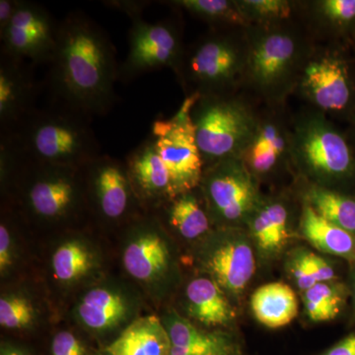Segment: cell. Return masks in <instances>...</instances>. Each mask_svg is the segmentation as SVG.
<instances>
[{"label":"cell","instance_id":"6da1fadb","mask_svg":"<svg viewBox=\"0 0 355 355\" xmlns=\"http://www.w3.org/2000/svg\"><path fill=\"white\" fill-rule=\"evenodd\" d=\"M53 99L90 118L108 113L119 80L116 49L108 34L81 11L60 21L57 48L50 64Z\"/></svg>","mask_w":355,"mask_h":355},{"label":"cell","instance_id":"7a4b0ae2","mask_svg":"<svg viewBox=\"0 0 355 355\" xmlns=\"http://www.w3.org/2000/svg\"><path fill=\"white\" fill-rule=\"evenodd\" d=\"M91 121L87 114L53 100L49 106L35 110L7 135L27 160L84 169L102 155Z\"/></svg>","mask_w":355,"mask_h":355},{"label":"cell","instance_id":"3957f363","mask_svg":"<svg viewBox=\"0 0 355 355\" xmlns=\"http://www.w3.org/2000/svg\"><path fill=\"white\" fill-rule=\"evenodd\" d=\"M243 77L266 99L280 101L297 86L311 53L297 32L279 24L251 26Z\"/></svg>","mask_w":355,"mask_h":355},{"label":"cell","instance_id":"277c9868","mask_svg":"<svg viewBox=\"0 0 355 355\" xmlns=\"http://www.w3.org/2000/svg\"><path fill=\"white\" fill-rule=\"evenodd\" d=\"M191 119L205 167L242 158L261 121L241 100L229 94L198 96Z\"/></svg>","mask_w":355,"mask_h":355},{"label":"cell","instance_id":"5b68a950","mask_svg":"<svg viewBox=\"0 0 355 355\" xmlns=\"http://www.w3.org/2000/svg\"><path fill=\"white\" fill-rule=\"evenodd\" d=\"M291 156L320 183L347 179L355 170L347 140L320 112L303 114L296 121L291 132Z\"/></svg>","mask_w":355,"mask_h":355},{"label":"cell","instance_id":"8992f818","mask_svg":"<svg viewBox=\"0 0 355 355\" xmlns=\"http://www.w3.org/2000/svg\"><path fill=\"white\" fill-rule=\"evenodd\" d=\"M245 60V44L227 33H211L184 51L178 78L193 88L190 95L229 94L243 77Z\"/></svg>","mask_w":355,"mask_h":355},{"label":"cell","instance_id":"52a82bcc","mask_svg":"<svg viewBox=\"0 0 355 355\" xmlns=\"http://www.w3.org/2000/svg\"><path fill=\"white\" fill-rule=\"evenodd\" d=\"M198 95H188L170 120L154 121L150 135L172 179L175 198L198 188L205 163L196 140L191 110Z\"/></svg>","mask_w":355,"mask_h":355},{"label":"cell","instance_id":"ba28073f","mask_svg":"<svg viewBox=\"0 0 355 355\" xmlns=\"http://www.w3.org/2000/svg\"><path fill=\"white\" fill-rule=\"evenodd\" d=\"M184 51L176 21L148 23L144 17L135 18L128 33V55L119 67V80L128 83L141 74L162 69H172L179 76Z\"/></svg>","mask_w":355,"mask_h":355},{"label":"cell","instance_id":"9c48e42d","mask_svg":"<svg viewBox=\"0 0 355 355\" xmlns=\"http://www.w3.org/2000/svg\"><path fill=\"white\" fill-rule=\"evenodd\" d=\"M254 178L242 158L205 167L200 184L212 214L226 223L249 220L263 202Z\"/></svg>","mask_w":355,"mask_h":355},{"label":"cell","instance_id":"30bf717a","mask_svg":"<svg viewBox=\"0 0 355 355\" xmlns=\"http://www.w3.org/2000/svg\"><path fill=\"white\" fill-rule=\"evenodd\" d=\"M60 22L44 6L20 0L10 24L0 34L1 53L33 65L50 64L57 48Z\"/></svg>","mask_w":355,"mask_h":355},{"label":"cell","instance_id":"8fae6325","mask_svg":"<svg viewBox=\"0 0 355 355\" xmlns=\"http://www.w3.org/2000/svg\"><path fill=\"white\" fill-rule=\"evenodd\" d=\"M21 169L27 177L25 205L35 216L46 220L62 219L76 207L78 175L83 169L41 164L26 158Z\"/></svg>","mask_w":355,"mask_h":355},{"label":"cell","instance_id":"7c38bea8","mask_svg":"<svg viewBox=\"0 0 355 355\" xmlns=\"http://www.w3.org/2000/svg\"><path fill=\"white\" fill-rule=\"evenodd\" d=\"M296 87L308 102L324 112L343 111L354 94L347 62L331 51L310 55Z\"/></svg>","mask_w":355,"mask_h":355},{"label":"cell","instance_id":"4fadbf2b","mask_svg":"<svg viewBox=\"0 0 355 355\" xmlns=\"http://www.w3.org/2000/svg\"><path fill=\"white\" fill-rule=\"evenodd\" d=\"M30 67L24 60L0 53V133L14 132L37 109Z\"/></svg>","mask_w":355,"mask_h":355},{"label":"cell","instance_id":"5bb4252c","mask_svg":"<svg viewBox=\"0 0 355 355\" xmlns=\"http://www.w3.org/2000/svg\"><path fill=\"white\" fill-rule=\"evenodd\" d=\"M96 207L109 220H118L132 207L133 189L127 165L101 155L84 168Z\"/></svg>","mask_w":355,"mask_h":355},{"label":"cell","instance_id":"9a60e30c","mask_svg":"<svg viewBox=\"0 0 355 355\" xmlns=\"http://www.w3.org/2000/svg\"><path fill=\"white\" fill-rule=\"evenodd\" d=\"M205 268L224 291L242 293L256 270L249 238L239 231L227 233L207 254Z\"/></svg>","mask_w":355,"mask_h":355},{"label":"cell","instance_id":"2e32d148","mask_svg":"<svg viewBox=\"0 0 355 355\" xmlns=\"http://www.w3.org/2000/svg\"><path fill=\"white\" fill-rule=\"evenodd\" d=\"M125 165L133 189L140 197L148 200L175 198L171 176L159 155L155 140L150 133L128 154Z\"/></svg>","mask_w":355,"mask_h":355},{"label":"cell","instance_id":"e0dca14e","mask_svg":"<svg viewBox=\"0 0 355 355\" xmlns=\"http://www.w3.org/2000/svg\"><path fill=\"white\" fill-rule=\"evenodd\" d=\"M286 156H291V132L277 121L265 120L260 121L242 160L256 177L272 172Z\"/></svg>","mask_w":355,"mask_h":355},{"label":"cell","instance_id":"ac0fdd59","mask_svg":"<svg viewBox=\"0 0 355 355\" xmlns=\"http://www.w3.org/2000/svg\"><path fill=\"white\" fill-rule=\"evenodd\" d=\"M169 334L158 317L135 320L106 350L109 355H171Z\"/></svg>","mask_w":355,"mask_h":355},{"label":"cell","instance_id":"d6986e66","mask_svg":"<svg viewBox=\"0 0 355 355\" xmlns=\"http://www.w3.org/2000/svg\"><path fill=\"white\" fill-rule=\"evenodd\" d=\"M289 212L282 202H261L248 223L261 254L266 258L279 254L288 240Z\"/></svg>","mask_w":355,"mask_h":355},{"label":"cell","instance_id":"ffe728a7","mask_svg":"<svg viewBox=\"0 0 355 355\" xmlns=\"http://www.w3.org/2000/svg\"><path fill=\"white\" fill-rule=\"evenodd\" d=\"M187 298L191 316L207 326H227L234 319L232 306L214 279L191 280L187 287Z\"/></svg>","mask_w":355,"mask_h":355},{"label":"cell","instance_id":"44dd1931","mask_svg":"<svg viewBox=\"0 0 355 355\" xmlns=\"http://www.w3.org/2000/svg\"><path fill=\"white\" fill-rule=\"evenodd\" d=\"M300 229L305 239L319 251L355 261V235L326 220L306 202Z\"/></svg>","mask_w":355,"mask_h":355},{"label":"cell","instance_id":"7402d4cb","mask_svg":"<svg viewBox=\"0 0 355 355\" xmlns=\"http://www.w3.org/2000/svg\"><path fill=\"white\" fill-rule=\"evenodd\" d=\"M256 319L270 329H279L291 324L298 314L295 293L286 284L272 282L259 287L251 300Z\"/></svg>","mask_w":355,"mask_h":355},{"label":"cell","instance_id":"603a6c76","mask_svg":"<svg viewBox=\"0 0 355 355\" xmlns=\"http://www.w3.org/2000/svg\"><path fill=\"white\" fill-rule=\"evenodd\" d=\"M168 263V248L157 233H144L135 238L123 254V265L127 272L135 279L144 282L162 275Z\"/></svg>","mask_w":355,"mask_h":355},{"label":"cell","instance_id":"cb8c5ba5","mask_svg":"<svg viewBox=\"0 0 355 355\" xmlns=\"http://www.w3.org/2000/svg\"><path fill=\"white\" fill-rule=\"evenodd\" d=\"M128 314L125 298L105 288L89 291L78 306V316L88 328L105 331L118 326Z\"/></svg>","mask_w":355,"mask_h":355},{"label":"cell","instance_id":"d4e9b609","mask_svg":"<svg viewBox=\"0 0 355 355\" xmlns=\"http://www.w3.org/2000/svg\"><path fill=\"white\" fill-rule=\"evenodd\" d=\"M306 203L320 216L355 235V200L324 186L311 187Z\"/></svg>","mask_w":355,"mask_h":355},{"label":"cell","instance_id":"484cf974","mask_svg":"<svg viewBox=\"0 0 355 355\" xmlns=\"http://www.w3.org/2000/svg\"><path fill=\"white\" fill-rule=\"evenodd\" d=\"M168 222L186 239H197L209 231V218L193 191L170 200Z\"/></svg>","mask_w":355,"mask_h":355},{"label":"cell","instance_id":"4316f807","mask_svg":"<svg viewBox=\"0 0 355 355\" xmlns=\"http://www.w3.org/2000/svg\"><path fill=\"white\" fill-rule=\"evenodd\" d=\"M169 4L212 25L251 27L237 0H176Z\"/></svg>","mask_w":355,"mask_h":355},{"label":"cell","instance_id":"83f0119b","mask_svg":"<svg viewBox=\"0 0 355 355\" xmlns=\"http://www.w3.org/2000/svg\"><path fill=\"white\" fill-rule=\"evenodd\" d=\"M345 300V288L336 282H319L303 292L306 313L313 322L335 319L342 311Z\"/></svg>","mask_w":355,"mask_h":355},{"label":"cell","instance_id":"f1b7e54d","mask_svg":"<svg viewBox=\"0 0 355 355\" xmlns=\"http://www.w3.org/2000/svg\"><path fill=\"white\" fill-rule=\"evenodd\" d=\"M92 266V254L78 241L64 243L53 256V272L58 279L64 282L80 279Z\"/></svg>","mask_w":355,"mask_h":355},{"label":"cell","instance_id":"f546056e","mask_svg":"<svg viewBox=\"0 0 355 355\" xmlns=\"http://www.w3.org/2000/svg\"><path fill=\"white\" fill-rule=\"evenodd\" d=\"M251 26L284 24L291 17L293 2L287 0H237Z\"/></svg>","mask_w":355,"mask_h":355},{"label":"cell","instance_id":"4dcf8cb0","mask_svg":"<svg viewBox=\"0 0 355 355\" xmlns=\"http://www.w3.org/2000/svg\"><path fill=\"white\" fill-rule=\"evenodd\" d=\"M312 4L321 24L345 29L355 23V0H321Z\"/></svg>","mask_w":355,"mask_h":355},{"label":"cell","instance_id":"1f68e13d","mask_svg":"<svg viewBox=\"0 0 355 355\" xmlns=\"http://www.w3.org/2000/svg\"><path fill=\"white\" fill-rule=\"evenodd\" d=\"M34 308L28 299L6 296L0 299V324L6 329H22L32 323Z\"/></svg>","mask_w":355,"mask_h":355},{"label":"cell","instance_id":"d6a6232c","mask_svg":"<svg viewBox=\"0 0 355 355\" xmlns=\"http://www.w3.org/2000/svg\"><path fill=\"white\" fill-rule=\"evenodd\" d=\"M167 331L173 347H186L193 343L207 342L214 336L203 333L190 322L179 316L171 318Z\"/></svg>","mask_w":355,"mask_h":355},{"label":"cell","instance_id":"836d02e7","mask_svg":"<svg viewBox=\"0 0 355 355\" xmlns=\"http://www.w3.org/2000/svg\"><path fill=\"white\" fill-rule=\"evenodd\" d=\"M231 345L219 336L207 342L193 343L186 347H172L171 355H228Z\"/></svg>","mask_w":355,"mask_h":355},{"label":"cell","instance_id":"e575fe53","mask_svg":"<svg viewBox=\"0 0 355 355\" xmlns=\"http://www.w3.org/2000/svg\"><path fill=\"white\" fill-rule=\"evenodd\" d=\"M288 268L292 279L301 291H307L318 284L311 270L307 251L296 252L289 261Z\"/></svg>","mask_w":355,"mask_h":355},{"label":"cell","instance_id":"d590c367","mask_svg":"<svg viewBox=\"0 0 355 355\" xmlns=\"http://www.w3.org/2000/svg\"><path fill=\"white\" fill-rule=\"evenodd\" d=\"M53 355H85V349L73 334L60 331L51 345Z\"/></svg>","mask_w":355,"mask_h":355},{"label":"cell","instance_id":"8d00e7d4","mask_svg":"<svg viewBox=\"0 0 355 355\" xmlns=\"http://www.w3.org/2000/svg\"><path fill=\"white\" fill-rule=\"evenodd\" d=\"M308 260H309L311 270H312L318 284L335 282L336 279V272L328 261L312 252H308Z\"/></svg>","mask_w":355,"mask_h":355},{"label":"cell","instance_id":"74e56055","mask_svg":"<svg viewBox=\"0 0 355 355\" xmlns=\"http://www.w3.org/2000/svg\"><path fill=\"white\" fill-rule=\"evenodd\" d=\"M105 6L112 9H116L121 13H125L130 20L135 18L142 17L144 9L149 6V1H140V0H112L104 1Z\"/></svg>","mask_w":355,"mask_h":355},{"label":"cell","instance_id":"f35d334b","mask_svg":"<svg viewBox=\"0 0 355 355\" xmlns=\"http://www.w3.org/2000/svg\"><path fill=\"white\" fill-rule=\"evenodd\" d=\"M12 263L11 256V238L6 224L0 225V272H6Z\"/></svg>","mask_w":355,"mask_h":355},{"label":"cell","instance_id":"ab89813d","mask_svg":"<svg viewBox=\"0 0 355 355\" xmlns=\"http://www.w3.org/2000/svg\"><path fill=\"white\" fill-rule=\"evenodd\" d=\"M20 0H1L0 1V34L10 24L14 14L19 6Z\"/></svg>","mask_w":355,"mask_h":355},{"label":"cell","instance_id":"60d3db41","mask_svg":"<svg viewBox=\"0 0 355 355\" xmlns=\"http://www.w3.org/2000/svg\"><path fill=\"white\" fill-rule=\"evenodd\" d=\"M322 355H355V334L345 336Z\"/></svg>","mask_w":355,"mask_h":355},{"label":"cell","instance_id":"b9f144b4","mask_svg":"<svg viewBox=\"0 0 355 355\" xmlns=\"http://www.w3.org/2000/svg\"><path fill=\"white\" fill-rule=\"evenodd\" d=\"M1 355H26L23 352H18V350H6V352H2Z\"/></svg>","mask_w":355,"mask_h":355},{"label":"cell","instance_id":"7bdbcfd3","mask_svg":"<svg viewBox=\"0 0 355 355\" xmlns=\"http://www.w3.org/2000/svg\"><path fill=\"white\" fill-rule=\"evenodd\" d=\"M352 289H354V304H355V268L354 270V275H352Z\"/></svg>","mask_w":355,"mask_h":355}]
</instances>
